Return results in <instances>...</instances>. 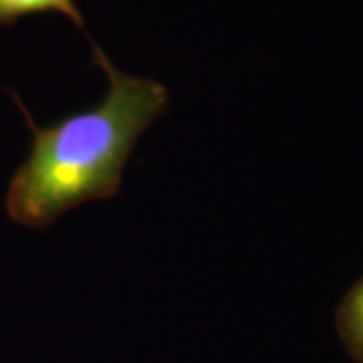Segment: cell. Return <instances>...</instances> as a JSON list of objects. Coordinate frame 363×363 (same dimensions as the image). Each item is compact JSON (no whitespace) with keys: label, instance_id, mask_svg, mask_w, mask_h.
Listing matches in <instances>:
<instances>
[{"label":"cell","instance_id":"cell-1","mask_svg":"<svg viewBox=\"0 0 363 363\" xmlns=\"http://www.w3.org/2000/svg\"><path fill=\"white\" fill-rule=\"evenodd\" d=\"M93 59L109 79L101 104L40 128L26 105L13 99L26 119L33 145L9 184V218L45 230L67 210L119 194L121 174L143 131L166 113L168 89L154 79L133 77L117 69L97 45Z\"/></svg>","mask_w":363,"mask_h":363},{"label":"cell","instance_id":"cell-2","mask_svg":"<svg viewBox=\"0 0 363 363\" xmlns=\"http://www.w3.org/2000/svg\"><path fill=\"white\" fill-rule=\"evenodd\" d=\"M335 327L347 355L363 363V277L341 298L335 311Z\"/></svg>","mask_w":363,"mask_h":363},{"label":"cell","instance_id":"cell-3","mask_svg":"<svg viewBox=\"0 0 363 363\" xmlns=\"http://www.w3.org/2000/svg\"><path fill=\"white\" fill-rule=\"evenodd\" d=\"M40 13L63 14L79 30L87 33L85 18L75 0H0V25H13L18 18Z\"/></svg>","mask_w":363,"mask_h":363}]
</instances>
